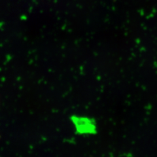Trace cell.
Here are the masks:
<instances>
[{"label": "cell", "instance_id": "obj_1", "mask_svg": "<svg viewBox=\"0 0 157 157\" xmlns=\"http://www.w3.org/2000/svg\"><path fill=\"white\" fill-rule=\"evenodd\" d=\"M71 121L78 134L86 135L94 134L96 133V122L90 118L81 116H73Z\"/></svg>", "mask_w": 157, "mask_h": 157}]
</instances>
